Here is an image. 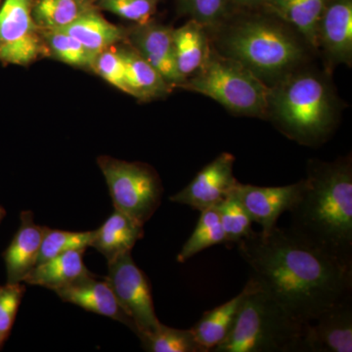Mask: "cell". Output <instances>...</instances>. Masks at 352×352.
Listing matches in <instances>:
<instances>
[{
  "label": "cell",
  "mask_w": 352,
  "mask_h": 352,
  "mask_svg": "<svg viewBox=\"0 0 352 352\" xmlns=\"http://www.w3.org/2000/svg\"><path fill=\"white\" fill-rule=\"evenodd\" d=\"M221 244L226 245V240L217 207L201 210L195 230L183 245L177 261L185 263L204 250Z\"/></svg>",
  "instance_id": "cell-25"
},
{
  "label": "cell",
  "mask_w": 352,
  "mask_h": 352,
  "mask_svg": "<svg viewBox=\"0 0 352 352\" xmlns=\"http://www.w3.org/2000/svg\"><path fill=\"white\" fill-rule=\"evenodd\" d=\"M126 65L129 94L139 101L149 102L163 98L170 94L173 88L161 74L151 66L126 41L118 44Z\"/></svg>",
  "instance_id": "cell-20"
},
{
  "label": "cell",
  "mask_w": 352,
  "mask_h": 352,
  "mask_svg": "<svg viewBox=\"0 0 352 352\" xmlns=\"http://www.w3.org/2000/svg\"><path fill=\"white\" fill-rule=\"evenodd\" d=\"M179 88L205 95L235 115L267 119L271 87L214 46L204 66Z\"/></svg>",
  "instance_id": "cell-6"
},
{
  "label": "cell",
  "mask_w": 352,
  "mask_h": 352,
  "mask_svg": "<svg viewBox=\"0 0 352 352\" xmlns=\"http://www.w3.org/2000/svg\"><path fill=\"white\" fill-rule=\"evenodd\" d=\"M43 36L47 57L69 66L91 71L96 56L73 36L64 31L43 32Z\"/></svg>",
  "instance_id": "cell-26"
},
{
  "label": "cell",
  "mask_w": 352,
  "mask_h": 352,
  "mask_svg": "<svg viewBox=\"0 0 352 352\" xmlns=\"http://www.w3.org/2000/svg\"><path fill=\"white\" fill-rule=\"evenodd\" d=\"M352 351V302L351 298L326 310L307 324L303 352Z\"/></svg>",
  "instance_id": "cell-14"
},
{
  "label": "cell",
  "mask_w": 352,
  "mask_h": 352,
  "mask_svg": "<svg viewBox=\"0 0 352 352\" xmlns=\"http://www.w3.org/2000/svg\"><path fill=\"white\" fill-rule=\"evenodd\" d=\"M265 0H229L236 10H259Z\"/></svg>",
  "instance_id": "cell-34"
},
{
  "label": "cell",
  "mask_w": 352,
  "mask_h": 352,
  "mask_svg": "<svg viewBox=\"0 0 352 352\" xmlns=\"http://www.w3.org/2000/svg\"><path fill=\"white\" fill-rule=\"evenodd\" d=\"M256 284V280L250 278L240 294L234 296L232 300L205 312L200 320L191 328L197 342L206 352H212L228 337L243 300Z\"/></svg>",
  "instance_id": "cell-21"
},
{
  "label": "cell",
  "mask_w": 352,
  "mask_h": 352,
  "mask_svg": "<svg viewBox=\"0 0 352 352\" xmlns=\"http://www.w3.org/2000/svg\"><path fill=\"white\" fill-rule=\"evenodd\" d=\"M20 227L8 248L2 252L6 263L7 283H23L27 275L38 264L45 226L34 222V212L20 214Z\"/></svg>",
  "instance_id": "cell-16"
},
{
  "label": "cell",
  "mask_w": 352,
  "mask_h": 352,
  "mask_svg": "<svg viewBox=\"0 0 352 352\" xmlns=\"http://www.w3.org/2000/svg\"><path fill=\"white\" fill-rule=\"evenodd\" d=\"M105 279L133 321L139 339L156 330L161 322L155 312L151 284L145 273L134 263L131 252L108 263Z\"/></svg>",
  "instance_id": "cell-9"
},
{
  "label": "cell",
  "mask_w": 352,
  "mask_h": 352,
  "mask_svg": "<svg viewBox=\"0 0 352 352\" xmlns=\"http://www.w3.org/2000/svg\"><path fill=\"white\" fill-rule=\"evenodd\" d=\"M143 349L150 352H206L191 329L182 330L160 323L156 330L140 338Z\"/></svg>",
  "instance_id": "cell-27"
},
{
  "label": "cell",
  "mask_w": 352,
  "mask_h": 352,
  "mask_svg": "<svg viewBox=\"0 0 352 352\" xmlns=\"http://www.w3.org/2000/svg\"><path fill=\"white\" fill-rule=\"evenodd\" d=\"M295 205L291 228L352 263L351 157L311 160Z\"/></svg>",
  "instance_id": "cell-2"
},
{
  "label": "cell",
  "mask_w": 352,
  "mask_h": 352,
  "mask_svg": "<svg viewBox=\"0 0 352 352\" xmlns=\"http://www.w3.org/2000/svg\"><path fill=\"white\" fill-rule=\"evenodd\" d=\"M99 10L115 14L135 25L152 21L160 0H94Z\"/></svg>",
  "instance_id": "cell-31"
},
{
  "label": "cell",
  "mask_w": 352,
  "mask_h": 352,
  "mask_svg": "<svg viewBox=\"0 0 352 352\" xmlns=\"http://www.w3.org/2000/svg\"><path fill=\"white\" fill-rule=\"evenodd\" d=\"M327 66L352 63V0H328L317 27V50Z\"/></svg>",
  "instance_id": "cell-13"
},
{
  "label": "cell",
  "mask_w": 352,
  "mask_h": 352,
  "mask_svg": "<svg viewBox=\"0 0 352 352\" xmlns=\"http://www.w3.org/2000/svg\"><path fill=\"white\" fill-rule=\"evenodd\" d=\"M226 245L237 244L252 232V219L233 192L217 206Z\"/></svg>",
  "instance_id": "cell-29"
},
{
  "label": "cell",
  "mask_w": 352,
  "mask_h": 352,
  "mask_svg": "<svg viewBox=\"0 0 352 352\" xmlns=\"http://www.w3.org/2000/svg\"><path fill=\"white\" fill-rule=\"evenodd\" d=\"M107 182L116 210L144 226L160 206L164 188L157 171L149 164L108 156L97 159Z\"/></svg>",
  "instance_id": "cell-7"
},
{
  "label": "cell",
  "mask_w": 352,
  "mask_h": 352,
  "mask_svg": "<svg viewBox=\"0 0 352 352\" xmlns=\"http://www.w3.org/2000/svg\"><path fill=\"white\" fill-rule=\"evenodd\" d=\"M94 237V230L76 232L51 229L45 226L38 264L59 256L65 252L87 250L91 245Z\"/></svg>",
  "instance_id": "cell-30"
},
{
  "label": "cell",
  "mask_w": 352,
  "mask_h": 352,
  "mask_svg": "<svg viewBox=\"0 0 352 352\" xmlns=\"http://www.w3.org/2000/svg\"><path fill=\"white\" fill-rule=\"evenodd\" d=\"M178 10L207 28L208 34L219 29L236 9L229 0H176Z\"/></svg>",
  "instance_id": "cell-28"
},
{
  "label": "cell",
  "mask_w": 352,
  "mask_h": 352,
  "mask_svg": "<svg viewBox=\"0 0 352 352\" xmlns=\"http://www.w3.org/2000/svg\"><path fill=\"white\" fill-rule=\"evenodd\" d=\"M117 45L97 54L94 58L91 71L120 91L129 94L126 65Z\"/></svg>",
  "instance_id": "cell-32"
},
{
  "label": "cell",
  "mask_w": 352,
  "mask_h": 352,
  "mask_svg": "<svg viewBox=\"0 0 352 352\" xmlns=\"http://www.w3.org/2000/svg\"><path fill=\"white\" fill-rule=\"evenodd\" d=\"M95 7L94 0H34L32 17L41 31H59Z\"/></svg>",
  "instance_id": "cell-24"
},
{
  "label": "cell",
  "mask_w": 352,
  "mask_h": 352,
  "mask_svg": "<svg viewBox=\"0 0 352 352\" xmlns=\"http://www.w3.org/2000/svg\"><path fill=\"white\" fill-rule=\"evenodd\" d=\"M210 36L220 54L240 62L270 87L300 69L309 47L293 28L263 11H235Z\"/></svg>",
  "instance_id": "cell-3"
},
{
  "label": "cell",
  "mask_w": 352,
  "mask_h": 352,
  "mask_svg": "<svg viewBox=\"0 0 352 352\" xmlns=\"http://www.w3.org/2000/svg\"><path fill=\"white\" fill-rule=\"evenodd\" d=\"M302 187V179L282 187H259L238 182L233 194L242 203L252 221L268 234L277 226L278 219L295 205Z\"/></svg>",
  "instance_id": "cell-12"
},
{
  "label": "cell",
  "mask_w": 352,
  "mask_h": 352,
  "mask_svg": "<svg viewBox=\"0 0 352 352\" xmlns=\"http://www.w3.org/2000/svg\"><path fill=\"white\" fill-rule=\"evenodd\" d=\"M236 245L252 279L300 323H311L351 296V261L291 227L277 226L268 234L254 231Z\"/></svg>",
  "instance_id": "cell-1"
},
{
  "label": "cell",
  "mask_w": 352,
  "mask_h": 352,
  "mask_svg": "<svg viewBox=\"0 0 352 352\" xmlns=\"http://www.w3.org/2000/svg\"><path fill=\"white\" fill-rule=\"evenodd\" d=\"M59 31L66 32L96 56L103 50L124 43L127 29L109 22L95 7Z\"/></svg>",
  "instance_id": "cell-23"
},
{
  "label": "cell",
  "mask_w": 352,
  "mask_h": 352,
  "mask_svg": "<svg viewBox=\"0 0 352 352\" xmlns=\"http://www.w3.org/2000/svg\"><path fill=\"white\" fill-rule=\"evenodd\" d=\"M25 292L22 283L0 286V351L8 340Z\"/></svg>",
  "instance_id": "cell-33"
},
{
  "label": "cell",
  "mask_w": 352,
  "mask_h": 352,
  "mask_svg": "<svg viewBox=\"0 0 352 352\" xmlns=\"http://www.w3.org/2000/svg\"><path fill=\"white\" fill-rule=\"evenodd\" d=\"M85 250L65 252L59 256L36 264L25 278L23 283L54 289L62 288L82 279L92 276L83 263Z\"/></svg>",
  "instance_id": "cell-22"
},
{
  "label": "cell",
  "mask_w": 352,
  "mask_h": 352,
  "mask_svg": "<svg viewBox=\"0 0 352 352\" xmlns=\"http://www.w3.org/2000/svg\"><path fill=\"white\" fill-rule=\"evenodd\" d=\"M328 0H265L259 10L286 23L317 50V27Z\"/></svg>",
  "instance_id": "cell-17"
},
{
  "label": "cell",
  "mask_w": 352,
  "mask_h": 352,
  "mask_svg": "<svg viewBox=\"0 0 352 352\" xmlns=\"http://www.w3.org/2000/svg\"><path fill=\"white\" fill-rule=\"evenodd\" d=\"M143 237L144 226L115 210L107 220L94 230L90 247L103 254L110 263L127 252H131L138 241Z\"/></svg>",
  "instance_id": "cell-18"
},
{
  "label": "cell",
  "mask_w": 352,
  "mask_h": 352,
  "mask_svg": "<svg viewBox=\"0 0 352 352\" xmlns=\"http://www.w3.org/2000/svg\"><path fill=\"white\" fill-rule=\"evenodd\" d=\"M0 1H1V0H0Z\"/></svg>",
  "instance_id": "cell-36"
},
{
  "label": "cell",
  "mask_w": 352,
  "mask_h": 352,
  "mask_svg": "<svg viewBox=\"0 0 352 352\" xmlns=\"http://www.w3.org/2000/svg\"><path fill=\"white\" fill-rule=\"evenodd\" d=\"M173 39L176 66L185 82L207 61L212 50V41L207 28L193 19L173 29Z\"/></svg>",
  "instance_id": "cell-19"
},
{
  "label": "cell",
  "mask_w": 352,
  "mask_h": 352,
  "mask_svg": "<svg viewBox=\"0 0 352 352\" xmlns=\"http://www.w3.org/2000/svg\"><path fill=\"white\" fill-rule=\"evenodd\" d=\"M307 325L256 282L243 300L228 337L212 352H303Z\"/></svg>",
  "instance_id": "cell-5"
},
{
  "label": "cell",
  "mask_w": 352,
  "mask_h": 352,
  "mask_svg": "<svg viewBox=\"0 0 352 352\" xmlns=\"http://www.w3.org/2000/svg\"><path fill=\"white\" fill-rule=\"evenodd\" d=\"M65 302L73 303L87 311L108 317L124 324L135 333L133 321L122 307L107 280L97 276L82 278L74 283L54 289Z\"/></svg>",
  "instance_id": "cell-15"
},
{
  "label": "cell",
  "mask_w": 352,
  "mask_h": 352,
  "mask_svg": "<svg viewBox=\"0 0 352 352\" xmlns=\"http://www.w3.org/2000/svg\"><path fill=\"white\" fill-rule=\"evenodd\" d=\"M173 28L150 21L129 28L126 43L161 74L171 88L184 82L176 66Z\"/></svg>",
  "instance_id": "cell-11"
},
{
  "label": "cell",
  "mask_w": 352,
  "mask_h": 352,
  "mask_svg": "<svg viewBox=\"0 0 352 352\" xmlns=\"http://www.w3.org/2000/svg\"><path fill=\"white\" fill-rule=\"evenodd\" d=\"M337 102L324 76L296 69L271 87L267 119L300 144L318 145L337 122Z\"/></svg>",
  "instance_id": "cell-4"
},
{
  "label": "cell",
  "mask_w": 352,
  "mask_h": 352,
  "mask_svg": "<svg viewBox=\"0 0 352 352\" xmlns=\"http://www.w3.org/2000/svg\"><path fill=\"white\" fill-rule=\"evenodd\" d=\"M6 217V208L0 206V223H1L2 220H3L4 217Z\"/></svg>",
  "instance_id": "cell-35"
},
{
  "label": "cell",
  "mask_w": 352,
  "mask_h": 352,
  "mask_svg": "<svg viewBox=\"0 0 352 352\" xmlns=\"http://www.w3.org/2000/svg\"><path fill=\"white\" fill-rule=\"evenodd\" d=\"M34 0H4L0 7V62L29 66L47 57L43 32L32 17Z\"/></svg>",
  "instance_id": "cell-8"
},
{
  "label": "cell",
  "mask_w": 352,
  "mask_h": 352,
  "mask_svg": "<svg viewBox=\"0 0 352 352\" xmlns=\"http://www.w3.org/2000/svg\"><path fill=\"white\" fill-rule=\"evenodd\" d=\"M234 163L232 154L221 153L204 166L185 188L171 196L170 201L199 212L217 207L232 193L238 183L233 175Z\"/></svg>",
  "instance_id": "cell-10"
}]
</instances>
